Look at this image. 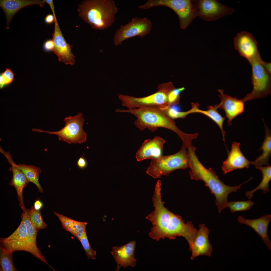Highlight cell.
Segmentation results:
<instances>
[{
  "label": "cell",
  "mask_w": 271,
  "mask_h": 271,
  "mask_svg": "<svg viewBox=\"0 0 271 271\" xmlns=\"http://www.w3.org/2000/svg\"><path fill=\"white\" fill-rule=\"evenodd\" d=\"M161 186V181L158 180L152 198L154 210L146 217L153 226L149 236L157 241L165 238L173 240L177 236L183 237L188 242L189 250L197 230L191 222L185 223L181 216L164 207L162 200Z\"/></svg>",
  "instance_id": "6da1fadb"
},
{
  "label": "cell",
  "mask_w": 271,
  "mask_h": 271,
  "mask_svg": "<svg viewBox=\"0 0 271 271\" xmlns=\"http://www.w3.org/2000/svg\"><path fill=\"white\" fill-rule=\"evenodd\" d=\"M187 149L189 156L190 170L189 174L191 179L195 180H201L204 182L211 193L215 195L216 204L218 212L220 213L227 207L228 195L240 189L242 185L246 183L247 181L235 186L225 184L219 179L215 171L210 168H206L200 162L196 154V148L195 147L192 146Z\"/></svg>",
  "instance_id": "7a4b0ae2"
},
{
  "label": "cell",
  "mask_w": 271,
  "mask_h": 271,
  "mask_svg": "<svg viewBox=\"0 0 271 271\" xmlns=\"http://www.w3.org/2000/svg\"><path fill=\"white\" fill-rule=\"evenodd\" d=\"M115 111L130 113L134 115L137 119L134 124L141 131L147 128L154 132L160 127L172 130L180 137L183 145L187 148L192 146V140L196 139L198 135L197 132L191 134L183 132L176 125L173 120L156 107H145L126 110L117 109Z\"/></svg>",
  "instance_id": "3957f363"
},
{
  "label": "cell",
  "mask_w": 271,
  "mask_h": 271,
  "mask_svg": "<svg viewBox=\"0 0 271 271\" xmlns=\"http://www.w3.org/2000/svg\"><path fill=\"white\" fill-rule=\"evenodd\" d=\"M117 10L112 0H84L78 5V11L79 16L93 29L101 30L112 25Z\"/></svg>",
  "instance_id": "277c9868"
},
{
  "label": "cell",
  "mask_w": 271,
  "mask_h": 271,
  "mask_svg": "<svg viewBox=\"0 0 271 271\" xmlns=\"http://www.w3.org/2000/svg\"><path fill=\"white\" fill-rule=\"evenodd\" d=\"M182 145L180 150L174 154L162 155L151 160L146 173L155 179L162 175H168L172 172L178 169H185L189 167L188 152Z\"/></svg>",
  "instance_id": "5b68a950"
},
{
  "label": "cell",
  "mask_w": 271,
  "mask_h": 271,
  "mask_svg": "<svg viewBox=\"0 0 271 271\" xmlns=\"http://www.w3.org/2000/svg\"><path fill=\"white\" fill-rule=\"evenodd\" d=\"M0 248L7 253H12L18 251L29 252L53 268L46 261L37 245L31 241L27 233L26 227L22 219L17 229L11 235L4 238H0Z\"/></svg>",
  "instance_id": "8992f818"
},
{
  "label": "cell",
  "mask_w": 271,
  "mask_h": 271,
  "mask_svg": "<svg viewBox=\"0 0 271 271\" xmlns=\"http://www.w3.org/2000/svg\"><path fill=\"white\" fill-rule=\"evenodd\" d=\"M175 88L172 82H169L160 85L157 92L148 96L138 98L120 94L118 97L121 101L122 105L128 109L145 107L161 108L168 106V94Z\"/></svg>",
  "instance_id": "52a82bcc"
},
{
  "label": "cell",
  "mask_w": 271,
  "mask_h": 271,
  "mask_svg": "<svg viewBox=\"0 0 271 271\" xmlns=\"http://www.w3.org/2000/svg\"><path fill=\"white\" fill-rule=\"evenodd\" d=\"M63 121L65 126L57 131H45L34 128L32 129V131L57 135L59 140L69 144L86 142L87 135L83 128L85 119L82 113L79 112L73 116L66 117Z\"/></svg>",
  "instance_id": "ba28073f"
},
{
  "label": "cell",
  "mask_w": 271,
  "mask_h": 271,
  "mask_svg": "<svg viewBox=\"0 0 271 271\" xmlns=\"http://www.w3.org/2000/svg\"><path fill=\"white\" fill-rule=\"evenodd\" d=\"M158 6H166L173 10L178 16L180 26L183 29H186L197 16L193 0H149L138 7L145 9Z\"/></svg>",
  "instance_id": "9c48e42d"
},
{
  "label": "cell",
  "mask_w": 271,
  "mask_h": 271,
  "mask_svg": "<svg viewBox=\"0 0 271 271\" xmlns=\"http://www.w3.org/2000/svg\"><path fill=\"white\" fill-rule=\"evenodd\" d=\"M263 62H255L250 64L252 67V91L242 99L245 102L252 100L262 98L271 92V74L265 68Z\"/></svg>",
  "instance_id": "30bf717a"
},
{
  "label": "cell",
  "mask_w": 271,
  "mask_h": 271,
  "mask_svg": "<svg viewBox=\"0 0 271 271\" xmlns=\"http://www.w3.org/2000/svg\"><path fill=\"white\" fill-rule=\"evenodd\" d=\"M152 26L151 21L146 17L133 18L127 24L121 25L116 30L114 36V44L117 46L127 39L137 36H145L149 33Z\"/></svg>",
  "instance_id": "8fae6325"
},
{
  "label": "cell",
  "mask_w": 271,
  "mask_h": 271,
  "mask_svg": "<svg viewBox=\"0 0 271 271\" xmlns=\"http://www.w3.org/2000/svg\"><path fill=\"white\" fill-rule=\"evenodd\" d=\"M193 1L197 16L207 21L216 20L231 14L234 11V8L228 7L216 0Z\"/></svg>",
  "instance_id": "7c38bea8"
},
{
  "label": "cell",
  "mask_w": 271,
  "mask_h": 271,
  "mask_svg": "<svg viewBox=\"0 0 271 271\" xmlns=\"http://www.w3.org/2000/svg\"><path fill=\"white\" fill-rule=\"evenodd\" d=\"M235 48L250 64L263 62L258 48L257 43L252 35L246 31L238 33L234 39Z\"/></svg>",
  "instance_id": "4fadbf2b"
},
{
  "label": "cell",
  "mask_w": 271,
  "mask_h": 271,
  "mask_svg": "<svg viewBox=\"0 0 271 271\" xmlns=\"http://www.w3.org/2000/svg\"><path fill=\"white\" fill-rule=\"evenodd\" d=\"M54 23V30L52 39L54 47L52 52L57 56L59 61L66 65H73L75 63V56L72 52L73 46L68 43L63 37L56 17Z\"/></svg>",
  "instance_id": "5bb4252c"
},
{
  "label": "cell",
  "mask_w": 271,
  "mask_h": 271,
  "mask_svg": "<svg viewBox=\"0 0 271 271\" xmlns=\"http://www.w3.org/2000/svg\"><path fill=\"white\" fill-rule=\"evenodd\" d=\"M221 102L218 105L219 108L224 110L225 118L228 119V125L232 124L233 120L243 113L245 110V102L242 99L233 97L224 93L223 89H218Z\"/></svg>",
  "instance_id": "9a60e30c"
},
{
  "label": "cell",
  "mask_w": 271,
  "mask_h": 271,
  "mask_svg": "<svg viewBox=\"0 0 271 271\" xmlns=\"http://www.w3.org/2000/svg\"><path fill=\"white\" fill-rule=\"evenodd\" d=\"M136 244V241L133 240L121 246L112 247L111 253L117 264L116 271H119L121 267L125 268L136 265L134 257Z\"/></svg>",
  "instance_id": "2e32d148"
},
{
  "label": "cell",
  "mask_w": 271,
  "mask_h": 271,
  "mask_svg": "<svg viewBox=\"0 0 271 271\" xmlns=\"http://www.w3.org/2000/svg\"><path fill=\"white\" fill-rule=\"evenodd\" d=\"M240 143H232L227 158L223 163L222 169L224 174L237 169L248 168L251 161L244 156L240 148Z\"/></svg>",
  "instance_id": "e0dca14e"
},
{
  "label": "cell",
  "mask_w": 271,
  "mask_h": 271,
  "mask_svg": "<svg viewBox=\"0 0 271 271\" xmlns=\"http://www.w3.org/2000/svg\"><path fill=\"white\" fill-rule=\"evenodd\" d=\"M166 142L165 140L158 136L145 140L136 153L137 161L152 160L160 157L162 155L163 146Z\"/></svg>",
  "instance_id": "ac0fdd59"
},
{
  "label": "cell",
  "mask_w": 271,
  "mask_h": 271,
  "mask_svg": "<svg viewBox=\"0 0 271 271\" xmlns=\"http://www.w3.org/2000/svg\"><path fill=\"white\" fill-rule=\"evenodd\" d=\"M192 246L189 250L192 252L191 259L193 260L201 255L210 256L213 251L212 245L210 243L208 236L210 230L205 225L200 224Z\"/></svg>",
  "instance_id": "d6986e66"
},
{
  "label": "cell",
  "mask_w": 271,
  "mask_h": 271,
  "mask_svg": "<svg viewBox=\"0 0 271 271\" xmlns=\"http://www.w3.org/2000/svg\"><path fill=\"white\" fill-rule=\"evenodd\" d=\"M271 220V215H265L259 218L247 219L240 216L237 218L238 222L244 224L253 229L261 238L268 248L271 250V242L268 237V228Z\"/></svg>",
  "instance_id": "ffe728a7"
},
{
  "label": "cell",
  "mask_w": 271,
  "mask_h": 271,
  "mask_svg": "<svg viewBox=\"0 0 271 271\" xmlns=\"http://www.w3.org/2000/svg\"><path fill=\"white\" fill-rule=\"evenodd\" d=\"M5 157L11 165L10 170L13 173L12 178L9 184L16 189L20 206L23 211H24L26 209L24 204L23 190L29 181L22 171L14 162L10 154H7Z\"/></svg>",
  "instance_id": "44dd1931"
},
{
  "label": "cell",
  "mask_w": 271,
  "mask_h": 271,
  "mask_svg": "<svg viewBox=\"0 0 271 271\" xmlns=\"http://www.w3.org/2000/svg\"><path fill=\"white\" fill-rule=\"evenodd\" d=\"M46 3L45 0H0V6L6 17L7 29H9V25L14 15L22 8L32 5L42 7Z\"/></svg>",
  "instance_id": "7402d4cb"
},
{
  "label": "cell",
  "mask_w": 271,
  "mask_h": 271,
  "mask_svg": "<svg viewBox=\"0 0 271 271\" xmlns=\"http://www.w3.org/2000/svg\"><path fill=\"white\" fill-rule=\"evenodd\" d=\"M53 212L58 218L63 228L71 233L79 240L86 232V227L88 224L86 222L77 221L54 211Z\"/></svg>",
  "instance_id": "603a6c76"
},
{
  "label": "cell",
  "mask_w": 271,
  "mask_h": 271,
  "mask_svg": "<svg viewBox=\"0 0 271 271\" xmlns=\"http://www.w3.org/2000/svg\"><path fill=\"white\" fill-rule=\"evenodd\" d=\"M265 129V135L263 142L258 151H262V153L256 160L251 161V164L256 166L269 165L268 162L271 154V130L265 124L262 119Z\"/></svg>",
  "instance_id": "cb8c5ba5"
},
{
  "label": "cell",
  "mask_w": 271,
  "mask_h": 271,
  "mask_svg": "<svg viewBox=\"0 0 271 271\" xmlns=\"http://www.w3.org/2000/svg\"><path fill=\"white\" fill-rule=\"evenodd\" d=\"M256 168L260 170L262 174V178L259 185L255 188L250 191H246L245 195L247 198L250 199L253 197V194L256 191L259 189L263 191L265 193L270 190L269 188V182L271 180V166L267 165L266 167L256 166Z\"/></svg>",
  "instance_id": "d4e9b609"
},
{
  "label": "cell",
  "mask_w": 271,
  "mask_h": 271,
  "mask_svg": "<svg viewBox=\"0 0 271 271\" xmlns=\"http://www.w3.org/2000/svg\"><path fill=\"white\" fill-rule=\"evenodd\" d=\"M16 165L24 174L29 182L34 184L38 188L39 191L43 193V190L39 181L40 175L41 172L40 169L33 165L24 164Z\"/></svg>",
  "instance_id": "484cf974"
},
{
  "label": "cell",
  "mask_w": 271,
  "mask_h": 271,
  "mask_svg": "<svg viewBox=\"0 0 271 271\" xmlns=\"http://www.w3.org/2000/svg\"><path fill=\"white\" fill-rule=\"evenodd\" d=\"M177 105L168 106L159 109L169 118L174 120L177 118H184L189 114L196 113V110L199 107V105L198 103H192V108L190 109L187 111L183 112L180 110L179 108Z\"/></svg>",
  "instance_id": "4316f807"
},
{
  "label": "cell",
  "mask_w": 271,
  "mask_h": 271,
  "mask_svg": "<svg viewBox=\"0 0 271 271\" xmlns=\"http://www.w3.org/2000/svg\"><path fill=\"white\" fill-rule=\"evenodd\" d=\"M218 105L216 104L214 106H211L208 107V110H206L198 108L196 113H200L208 116L217 124L221 131L223 139L225 143V137L226 132L223 129V124L225 118L223 117L219 113L218 110Z\"/></svg>",
  "instance_id": "83f0119b"
},
{
  "label": "cell",
  "mask_w": 271,
  "mask_h": 271,
  "mask_svg": "<svg viewBox=\"0 0 271 271\" xmlns=\"http://www.w3.org/2000/svg\"><path fill=\"white\" fill-rule=\"evenodd\" d=\"M22 219L25 223L26 228L27 234L32 242L36 245V239L37 233L39 231L32 224L30 218L29 209L23 211L21 215Z\"/></svg>",
  "instance_id": "f1b7e54d"
},
{
  "label": "cell",
  "mask_w": 271,
  "mask_h": 271,
  "mask_svg": "<svg viewBox=\"0 0 271 271\" xmlns=\"http://www.w3.org/2000/svg\"><path fill=\"white\" fill-rule=\"evenodd\" d=\"M12 253H7L0 248V271H17L14 264Z\"/></svg>",
  "instance_id": "f546056e"
},
{
  "label": "cell",
  "mask_w": 271,
  "mask_h": 271,
  "mask_svg": "<svg viewBox=\"0 0 271 271\" xmlns=\"http://www.w3.org/2000/svg\"><path fill=\"white\" fill-rule=\"evenodd\" d=\"M29 210L31 222L37 229L39 230L44 229L47 226L43 219L40 210H36L34 206Z\"/></svg>",
  "instance_id": "4dcf8cb0"
},
{
  "label": "cell",
  "mask_w": 271,
  "mask_h": 271,
  "mask_svg": "<svg viewBox=\"0 0 271 271\" xmlns=\"http://www.w3.org/2000/svg\"><path fill=\"white\" fill-rule=\"evenodd\" d=\"M254 203L250 200L246 201H231L228 202L227 207L233 213L236 212L245 211L250 209Z\"/></svg>",
  "instance_id": "1f68e13d"
},
{
  "label": "cell",
  "mask_w": 271,
  "mask_h": 271,
  "mask_svg": "<svg viewBox=\"0 0 271 271\" xmlns=\"http://www.w3.org/2000/svg\"><path fill=\"white\" fill-rule=\"evenodd\" d=\"M79 240L81 242L88 259H96V251L91 247L88 239L86 232L84 233Z\"/></svg>",
  "instance_id": "d6a6232c"
},
{
  "label": "cell",
  "mask_w": 271,
  "mask_h": 271,
  "mask_svg": "<svg viewBox=\"0 0 271 271\" xmlns=\"http://www.w3.org/2000/svg\"><path fill=\"white\" fill-rule=\"evenodd\" d=\"M185 89L183 87L177 89L175 88L169 92L168 96V106L176 105L179 104L180 95Z\"/></svg>",
  "instance_id": "836d02e7"
},
{
  "label": "cell",
  "mask_w": 271,
  "mask_h": 271,
  "mask_svg": "<svg viewBox=\"0 0 271 271\" xmlns=\"http://www.w3.org/2000/svg\"><path fill=\"white\" fill-rule=\"evenodd\" d=\"M14 74L9 69L6 68L0 76V87L2 88L11 84L14 80Z\"/></svg>",
  "instance_id": "e575fe53"
},
{
  "label": "cell",
  "mask_w": 271,
  "mask_h": 271,
  "mask_svg": "<svg viewBox=\"0 0 271 271\" xmlns=\"http://www.w3.org/2000/svg\"><path fill=\"white\" fill-rule=\"evenodd\" d=\"M54 47V42L52 39H48L45 41L43 45L44 50L46 52L52 51Z\"/></svg>",
  "instance_id": "d590c367"
},
{
  "label": "cell",
  "mask_w": 271,
  "mask_h": 271,
  "mask_svg": "<svg viewBox=\"0 0 271 271\" xmlns=\"http://www.w3.org/2000/svg\"><path fill=\"white\" fill-rule=\"evenodd\" d=\"M77 165L79 168L83 169L87 166V162L86 159L83 157L81 156L78 160Z\"/></svg>",
  "instance_id": "8d00e7d4"
},
{
  "label": "cell",
  "mask_w": 271,
  "mask_h": 271,
  "mask_svg": "<svg viewBox=\"0 0 271 271\" xmlns=\"http://www.w3.org/2000/svg\"><path fill=\"white\" fill-rule=\"evenodd\" d=\"M56 16H54L52 14H49L46 16L45 18L44 21L45 23L48 25L52 24L54 22L55 18Z\"/></svg>",
  "instance_id": "74e56055"
},
{
  "label": "cell",
  "mask_w": 271,
  "mask_h": 271,
  "mask_svg": "<svg viewBox=\"0 0 271 271\" xmlns=\"http://www.w3.org/2000/svg\"><path fill=\"white\" fill-rule=\"evenodd\" d=\"M43 204L39 200H37L34 202V207L37 210H40L43 207Z\"/></svg>",
  "instance_id": "f35d334b"
},
{
  "label": "cell",
  "mask_w": 271,
  "mask_h": 271,
  "mask_svg": "<svg viewBox=\"0 0 271 271\" xmlns=\"http://www.w3.org/2000/svg\"><path fill=\"white\" fill-rule=\"evenodd\" d=\"M46 3H47L49 6L52 11L53 15L55 16L54 7L52 0H45Z\"/></svg>",
  "instance_id": "ab89813d"
}]
</instances>
